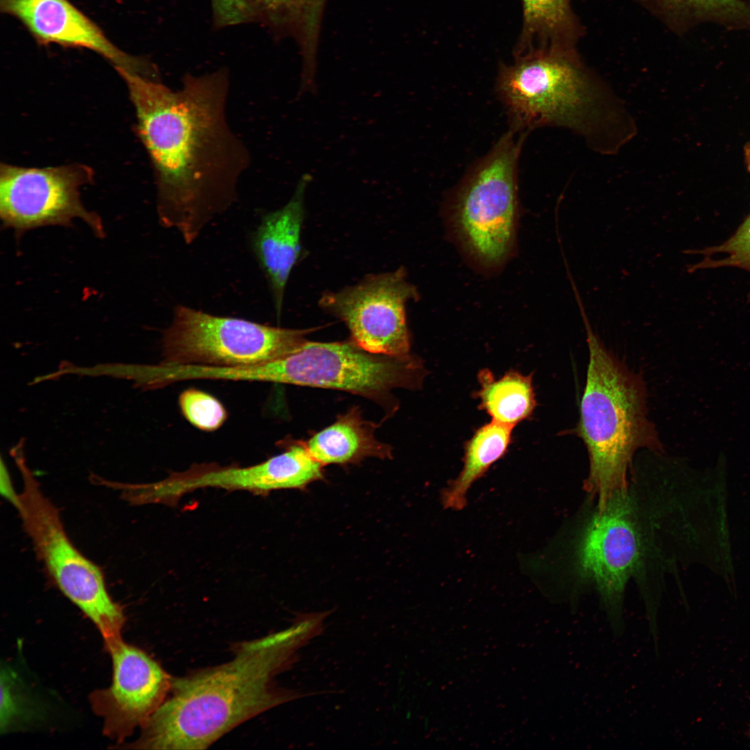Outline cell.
<instances>
[{
  "instance_id": "6da1fadb",
  "label": "cell",
  "mask_w": 750,
  "mask_h": 750,
  "mask_svg": "<svg viewBox=\"0 0 750 750\" xmlns=\"http://www.w3.org/2000/svg\"><path fill=\"white\" fill-rule=\"evenodd\" d=\"M127 85L138 128L156 176L160 222L190 244L231 206L249 165L226 117V68L186 74L176 90L151 76L116 68Z\"/></svg>"
},
{
  "instance_id": "7a4b0ae2",
  "label": "cell",
  "mask_w": 750,
  "mask_h": 750,
  "mask_svg": "<svg viewBox=\"0 0 750 750\" xmlns=\"http://www.w3.org/2000/svg\"><path fill=\"white\" fill-rule=\"evenodd\" d=\"M306 644L296 624L238 644L221 665L172 680V696L142 727L131 746L144 749H204L242 722L295 698L274 676Z\"/></svg>"
},
{
  "instance_id": "3957f363",
  "label": "cell",
  "mask_w": 750,
  "mask_h": 750,
  "mask_svg": "<svg viewBox=\"0 0 750 750\" xmlns=\"http://www.w3.org/2000/svg\"><path fill=\"white\" fill-rule=\"evenodd\" d=\"M501 65L497 90L515 130L571 129L601 153H613L635 133L633 120L576 47H536Z\"/></svg>"
},
{
  "instance_id": "277c9868",
  "label": "cell",
  "mask_w": 750,
  "mask_h": 750,
  "mask_svg": "<svg viewBox=\"0 0 750 750\" xmlns=\"http://www.w3.org/2000/svg\"><path fill=\"white\" fill-rule=\"evenodd\" d=\"M589 350L580 418L572 431L583 441L589 458L586 489L597 506L628 488V472L635 451H662L647 418L642 376L608 350L592 329L583 301L577 303Z\"/></svg>"
},
{
  "instance_id": "5b68a950",
  "label": "cell",
  "mask_w": 750,
  "mask_h": 750,
  "mask_svg": "<svg viewBox=\"0 0 750 750\" xmlns=\"http://www.w3.org/2000/svg\"><path fill=\"white\" fill-rule=\"evenodd\" d=\"M583 508L572 521L564 560L567 599L576 612L581 597L592 591L599 597L612 635L624 634L625 590L634 578L641 592L648 558L657 556L651 528L628 488L602 506Z\"/></svg>"
},
{
  "instance_id": "8992f818",
  "label": "cell",
  "mask_w": 750,
  "mask_h": 750,
  "mask_svg": "<svg viewBox=\"0 0 750 750\" xmlns=\"http://www.w3.org/2000/svg\"><path fill=\"white\" fill-rule=\"evenodd\" d=\"M15 460L23 489L13 506L37 556L51 581L95 624L108 649L122 640L123 609L108 593L99 567L69 538L58 510L42 492L23 457L17 454Z\"/></svg>"
},
{
  "instance_id": "52a82bcc",
  "label": "cell",
  "mask_w": 750,
  "mask_h": 750,
  "mask_svg": "<svg viewBox=\"0 0 750 750\" xmlns=\"http://www.w3.org/2000/svg\"><path fill=\"white\" fill-rule=\"evenodd\" d=\"M504 135L467 174L451 204L456 232L469 251L489 267L510 251L517 214V165L522 138Z\"/></svg>"
},
{
  "instance_id": "ba28073f",
  "label": "cell",
  "mask_w": 750,
  "mask_h": 750,
  "mask_svg": "<svg viewBox=\"0 0 750 750\" xmlns=\"http://www.w3.org/2000/svg\"><path fill=\"white\" fill-rule=\"evenodd\" d=\"M315 330L269 326L178 305L163 333L161 362L210 367L262 363L292 352Z\"/></svg>"
},
{
  "instance_id": "9c48e42d",
  "label": "cell",
  "mask_w": 750,
  "mask_h": 750,
  "mask_svg": "<svg viewBox=\"0 0 750 750\" xmlns=\"http://www.w3.org/2000/svg\"><path fill=\"white\" fill-rule=\"evenodd\" d=\"M276 383L339 390L383 401L392 389L414 388L424 369L410 356L394 357L368 352L351 340H305L276 359Z\"/></svg>"
},
{
  "instance_id": "30bf717a",
  "label": "cell",
  "mask_w": 750,
  "mask_h": 750,
  "mask_svg": "<svg viewBox=\"0 0 750 750\" xmlns=\"http://www.w3.org/2000/svg\"><path fill=\"white\" fill-rule=\"evenodd\" d=\"M92 172L83 165L26 168L1 164L0 216L6 228L17 234L36 228L68 226L74 219L85 222L93 232L103 235L97 215L83 206L80 187Z\"/></svg>"
},
{
  "instance_id": "8fae6325",
  "label": "cell",
  "mask_w": 750,
  "mask_h": 750,
  "mask_svg": "<svg viewBox=\"0 0 750 750\" xmlns=\"http://www.w3.org/2000/svg\"><path fill=\"white\" fill-rule=\"evenodd\" d=\"M284 444V452L254 465L199 464L173 472L160 481L141 483L139 499L145 505L174 506L183 495L197 489L216 488L262 495L277 490H303L324 478V467L311 456L302 441Z\"/></svg>"
},
{
  "instance_id": "7c38bea8",
  "label": "cell",
  "mask_w": 750,
  "mask_h": 750,
  "mask_svg": "<svg viewBox=\"0 0 750 750\" xmlns=\"http://www.w3.org/2000/svg\"><path fill=\"white\" fill-rule=\"evenodd\" d=\"M415 288L403 268L372 275L356 285L326 292L319 306L344 322L351 340L375 354L410 356L406 303L415 299Z\"/></svg>"
},
{
  "instance_id": "4fadbf2b",
  "label": "cell",
  "mask_w": 750,
  "mask_h": 750,
  "mask_svg": "<svg viewBox=\"0 0 750 750\" xmlns=\"http://www.w3.org/2000/svg\"><path fill=\"white\" fill-rule=\"evenodd\" d=\"M110 685L90 696L94 712L103 722V733L122 742L142 728L171 690V677L145 652L121 640L110 647Z\"/></svg>"
},
{
  "instance_id": "5bb4252c",
  "label": "cell",
  "mask_w": 750,
  "mask_h": 750,
  "mask_svg": "<svg viewBox=\"0 0 750 750\" xmlns=\"http://www.w3.org/2000/svg\"><path fill=\"white\" fill-rule=\"evenodd\" d=\"M1 10L20 21L40 44L92 50L115 68L148 74L155 68L145 59L117 47L101 29L69 0H1Z\"/></svg>"
},
{
  "instance_id": "9a60e30c",
  "label": "cell",
  "mask_w": 750,
  "mask_h": 750,
  "mask_svg": "<svg viewBox=\"0 0 750 750\" xmlns=\"http://www.w3.org/2000/svg\"><path fill=\"white\" fill-rule=\"evenodd\" d=\"M328 0H210L215 30L258 23L277 40L292 39L304 55L319 49Z\"/></svg>"
},
{
  "instance_id": "2e32d148",
  "label": "cell",
  "mask_w": 750,
  "mask_h": 750,
  "mask_svg": "<svg viewBox=\"0 0 750 750\" xmlns=\"http://www.w3.org/2000/svg\"><path fill=\"white\" fill-rule=\"evenodd\" d=\"M312 179L310 174H303L288 202L265 215L251 237L252 251L268 283L278 316L288 280L301 253L305 192Z\"/></svg>"
},
{
  "instance_id": "e0dca14e",
  "label": "cell",
  "mask_w": 750,
  "mask_h": 750,
  "mask_svg": "<svg viewBox=\"0 0 750 750\" xmlns=\"http://www.w3.org/2000/svg\"><path fill=\"white\" fill-rule=\"evenodd\" d=\"M374 431L372 424L354 407L303 442L312 457L324 466L356 464L368 457L391 458L390 446L378 441Z\"/></svg>"
},
{
  "instance_id": "ac0fdd59",
  "label": "cell",
  "mask_w": 750,
  "mask_h": 750,
  "mask_svg": "<svg viewBox=\"0 0 750 750\" xmlns=\"http://www.w3.org/2000/svg\"><path fill=\"white\" fill-rule=\"evenodd\" d=\"M638 1L678 34L703 23L750 31V2L743 0Z\"/></svg>"
},
{
  "instance_id": "d6986e66",
  "label": "cell",
  "mask_w": 750,
  "mask_h": 750,
  "mask_svg": "<svg viewBox=\"0 0 750 750\" xmlns=\"http://www.w3.org/2000/svg\"><path fill=\"white\" fill-rule=\"evenodd\" d=\"M572 0H522V28L515 53L536 47H576L584 27Z\"/></svg>"
},
{
  "instance_id": "ffe728a7",
  "label": "cell",
  "mask_w": 750,
  "mask_h": 750,
  "mask_svg": "<svg viewBox=\"0 0 750 750\" xmlns=\"http://www.w3.org/2000/svg\"><path fill=\"white\" fill-rule=\"evenodd\" d=\"M512 428L492 421L476 430L466 444L462 469L442 493L444 508L460 510L466 506L471 486L508 451Z\"/></svg>"
},
{
  "instance_id": "44dd1931",
  "label": "cell",
  "mask_w": 750,
  "mask_h": 750,
  "mask_svg": "<svg viewBox=\"0 0 750 750\" xmlns=\"http://www.w3.org/2000/svg\"><path fill=\"white\" fill-rule=\"evenodd\" d=\"M479 407L492 421L514 427L531 417L537 405L531 374L510 371L495 378L489 370L478 374Z\"/></svg>"
},
{
  "instance_id": "7402d4cb",
  "label": "cell",
  "mask_w": 750,
  "mask_h": 750,
  "mask_svg": "<svg viewBox=\"0 0 750 750\" xmlns=\"http://www.w3.org/2000/svg\"><path fill=\"white\" fill-rule=\"evenodd\" d=\"M683 253L703 256L700 262L686 266L688 273L720 267H735L750 273V212L723 242L701 249H687ZM747 299L750 302V292Z\"/></svg>"
},
{
  "instance_id": "603a6c76",
  "label": "cell",
  "mask_w": 750,
  "mask_h": 750,
  "mask_svg": "<svg viewBox=\"0 0 750 750\" xmlns=\"http://www.w3.org/2000/svg\"><path fill=\"white\" fill-rule=\"evenodd\" d=\"M178 403L187 420L203 431L217 430L227 418L224 407L217 399L197 389L183 391L179 396Z\"/></svg>"
},
{
  "instance_id": "cb8c5ba5",
  "label": "cell",
  "mask_w": 750,
  "mask_h": 750,
  "mask_svg": "<svg viewBox=\"0 0 750 750\" xmlns=\"http://www.w3.org/2000/svg\"><path fill=\"white\" fill-rule=\"evenodd\" d=\"M0 490L1 495L14 506L17 501L18 494L15 492L10 476L5 469L1 472Z\"/></svg>"
},
{
  "instance_id": "d4e9b609",
  "label": "cell",
  "mask_w": 750,
  "mask_h": 750,
  "mask_svg": "<svg viewBox=\"0 0 750 750\" xmlns=\"http://www.w3.org/2000/svg\"><path fill=\"white\" fill-rule=\"evenodd\" d=\"M744 162L747 170L750 172V143L744 147Z\"/></svg>"
},
{
  "instance_id": "484cf974",
  "label": "cell",
  "mask_w": 750,
  "mask_h": 750,
  "mask_svg": "<svg viewBox=\"0 0 750 750\" xmlns=\"http://www.w3.org/2000/svg\"><path fill=\"white\" fill-rule=\"evenodd\" d=\"M746 733H747V738H748V740L749 741V744H750V724L749 725V726L747 728Z\"/></svg>"
},
{
  "instance_id": "4316f807",
  "label": "cell",
  "mask_w": 750,
  "mask_h": 750,
  "mask_svg": "<svg viewBox=\"0 0 750 750\" xmlns=\"http://www.w3.org/2000/svg\"><path fill=\"white\" fill-rule=\"evenodd\" d=\"M749 1H750V0H749Z\"/></svg>"
}]
</instances>
